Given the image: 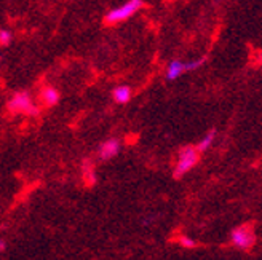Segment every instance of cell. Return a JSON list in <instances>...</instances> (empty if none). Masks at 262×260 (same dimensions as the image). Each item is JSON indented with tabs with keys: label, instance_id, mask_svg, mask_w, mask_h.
I'll list each match as a JSON object with an SVG mask.
<instances>
[{
	"label": "cell",
	"instance_id": "6da1fadb",
	"mask_svg": "<svg viewBox=\"0 0 262 260\" xmlns=\"http://www.w3.org/2000/svg\"><path fill=\"white\" fill-rule=\"evenodd\" d=\"M200 150L196 147H192V146H187L184 149H181L179 152V157H178V163H176V168H174V173L173 176L176 179H181L184 174H187L192 168L199 163L200 160Z\"/></svg>",
	"mask_w": 262,
	"mask_h": 260
},
{
	"label": "cell",
	"instance_id": "7a4b0ae2",
	"mask_svg": "<svg viewBox=\"0 0 262 260\" xmlns=\"http://www.w3.org/2000/svg\"><path fill=\"white\" fill-rule=\"evenodd\" d=\"M8 110L11 113H28V115H38V109L32 102L28 93H18L8 102Z\"/></svg>",
	"mask_w": 262,
	"mask_h": 260
},
{
	"label": "cell",
	"instance_id": "3957f363",
	"mask_svg": "<svg viewBox=\"0 0 262 260\" xmlns=\"http://www.w3.org/2000/svg\"><path fill=\"white\" fill-rule=\"evenodd\" d=\"M142 7V0H128V2L119 8H115L112 11H109L106 15V22L109 24H115L128 19L129 16H133L135 13Z\"/></svg>",
	"mask_w": 262,
	"mask_h": 260
},
{
	"label": "cell",
	"instance_id": "277c9868",
	"mask_svg": "<svg viewBox=\"0 0 262 260\" xmlns=\"http://www.w3.org/2000/svg\"><path fill=\"white\" fill-rule=\"evenodd\" d=\"M232 243L235 248L242 251H248L253 248L254 244V233L251 225H242L232 231Z\"/></svg>",
	"mask_w": 262,
	"mask_h": 260
},
{
	"label": "cell",
	"instance_id": "5b68a950",
	"mask_svg": "<svg viewBox=\"0 0 262 260\" xmlns=\"http://www.w3.org/2000/svg\"><path fill=\"white\" fill-rule=\"evenodd\" d=\"M120 152V142L117 139H109L99 147V157L102 160H111Z\"/></svg>",
	"mask_w": 262,
	"mask_h": 260
},
{
	"label": "cell",
	"instance_id": "8992f818",
	"mask_svg": "<svg viewBox=\"0 0 262 260\" xmlns=\"http://www.w3.org/2000/svg\"><path fill=\"white\" fill-rule=\"evenodd\" d=\"M187 72L186 67V62H181V61H171V64L168 66L166 69V79L168 80H176L181 74Z\"/></svg>",
	"mask_w": 262,
	"mask_h": 260
},
{
	"label": "cell",
	"instance_id": "52a82bcc",
	"mask_svg": "<svg viewBox=\"0 0 262 260\" xmlns=\"http://www.w3.org/2000/svg\"><path fill=\"white\" fill-rule=\"evenodd\" d=\"M40 98L47 106H55V104H58V101H59V93H58V89L48 86V88L42 89Z\"/></svg>",
	"mask_w": 262,
	"mask_h": 260
},
{
	"label": "cell",
	"instance_id": "ba28073f",
	"mask_svg": "<svg viewBox=\"0 0 262 260\" xmlns=\"http://www.w3.org/2000/svg\"><path fill=\"white\" fill-rule=\"evenodd\" d=\"M129 98H131V89H129V86H117L114 89V99L119 102V104L128 102Z\"/></svg>",
	"mask_w": 262,
	"mask_h": 260
},
{
	"label": "cell",
	"instance_id": "9c48e42d",
	"mask_svg": "<svg viewBox=\"0 0 262 260\" xmlns=\"http://www.w3.org/2000/svg\"><path fill=\"white\" fill-rule=\"evenodd\" d=\"M214 136H216V131H214V129H211V131H209V133L199 142V144H196V149H199L200 152H206V150L209 149V146L213 144Z\"/></svg>",
	"mask_w": 262,
	"mask_h": 260
},
{
	"label": "cell",
	"instance_id": "30bf717a",
	"mask_svg": "<svg viewBox=\"0 0 262 260\" xmlns=\"http://www.w3.org/2000/svg\"><path fill=\"white\" fill-rule=\"evenodd\" d=\"M10 40H11V34H10V31H5V29L0 31V43H2V45L5 46V45L10 43Z\"/></svg>",
	"mask_w": 262,
	"mask_h": 260
},
{
	"label": "cell",
	"instance_id": "8fae6325",
	"mask_svg": "<svg viewBox=\"0 0 262 260\" xmlns=\"http://www.w3.org/2000/svg\"><path fill=\"white\" fill-rule=\"evenodd\" d=\"M179 243H181V246H184V248H193V246H195V241L187 238V237H182L179 240Z\"/></svg>",
	"mask_w": 262,
	"mask_h": 260
},
{
	"label": "cell",
	"instance_id": "7c38bea8",
	"mask_svg": "<svg viewBox=\"0 0 262 260\" xmlns=\"http://www.w3.org/2000/svg\"><path fill=\"white\" fill-rule=\"evenodd\" d=\"M85 180L88 182V184H93V182H95V174L91 173L90 166H86V168H85Z\"/></svg>",
	"mask_w": 262,
	"mask_h": 260
}]
</instances>
